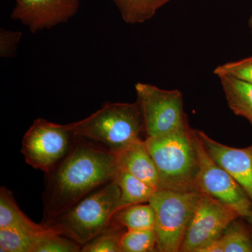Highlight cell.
<instances>
[{
    "label": "cell",
    "instance_id": "obj_10",
    "mask_svg": "<svg viewBox=\"0 0 252 252\" xmlns=\"http://www.w3.org/2000/svg\"><path fill=\"white\" fill-rule=\"evenodd\" d=\"M11 18L38 32L68 22L77 14L81 0H17Z\"/></svg>",
    "mask_w": 252,
    "mask_h": 252
},
{
    "label": "cell",
    "instance_id": "obj_12",
    "mask_svg": "<svg viewBox=\"0 0 252 252\" xmlns=\"http://www.w3.org/2000/svg\"><path fill=\"white\" fill-rule=\"evenodd\" d=\"M119 170H125L155 189H158V173L144 140L140 139L114 154Z\"/></svg>",
    "mask_w": 252,
    "mask_h": 252
},
{
    "label": "cell",
    "instance_id": "obj_25",
    "mask_svg": "<svg viewBox=\"0 0 252 252\" xmlns=\"http://www.w3.org/2000/svg\"><path fill=\"white\" fill-rule=\"evenodd\" d=\"M248 26L249 28H250V32H251L252 36V15L251 17L250 18V19H249Z\"/></svg>",
    "mask_w": 252,
    "mask_h": 252
},
{
    "label": "cell",
    "instance_id": "obj_14",
    "mask_svg": "<svg viewBox=\"0 0 252 252\" xmlns=\"http://www.w3.org/2000/svg\"><path fill=\"white\" fill-rule=\"evenodd\" d=\"M200 252H252V233L235 220L220 238L207 245Z\"/></svg>",
    "mask_w": 252,
    "mask_h": 252
},
{
    "label": "cell",
    "instance_id": "obj_5",
    "mask_svg": "<svg viewBox=\"0 0 252 252\" xmlns=\"http://www.w3.org/2000/svg\"><path fill=\"white\" fill-rule=\"evenodd\" d=\"M200 191L157 189L149 203L156 215L157 251L179 252L201 197Z\"/></svg>",
    "mask_w": 252,
    "mask_h": 252
},
{
    "label": "cell",
    "instance_id": "obj_16",
    "mask_svg": "<svg viewBox=\"0 0 252 252\" xmlns=\"http://www.w3.org/2000/svg\"><path fill=\"white\" fill-rule=\"evenodd\" d=\"M48 227L37 229L2 228L0 229V251L1 252H33L41 235Z\"/></svg>",
    "mask_w": 252,
    "mask_h": 252
},
{
    "label": "cell",
    "instance_id": "obj_1",
    "mask_svg": "<svg viewBox=\"0 0 252 252\" xmlns=\"http://www.w3.org/2000/svg\"><path fill=\"white\" fill-rule=\"evenodd\" d=\"M118 171L115 154L95 142L75 137L65 157L46 174L43 222L114 180Z\"/></svg>",
    "mask_w": 252,
    "mask_h": 252
},
{
    "label": "cell",
    "instance_id": "obj_4",
    "mask_svg": "<svg viewBox=\"0 0 252 252\" xmlns=\"http://www.w3.org/2000/svg\"><path fill=\"white\" fill-rule=\"evenodd\" d=\"M75 137L92 141L114 154L142 139L143 116L138 102H107L85 119L68 124Z\"/></svg>",
    "mask_w": 252,
    "mask_h": 252
},
{
    "label": "cell",
    "instance_id": "obj_3",
    "mask_svg": "<svg viewBox=\"0 0 252 252\" xmlns=\"http://www.w3.org/2000/svg\"><path fill=\"white\" fill-rule=\"evenodd\" d=\"M119 200L120 189L114 179L42 224L83 246L110 225Z\"/></svg>",
    "mask_w": 252,
    "mask_h": 252
},
{
    "label": "cell",
    "instance_id": "obj_24",
    "mask_svg": "<svg viewBox=\"0 0 252 252\" xmlns=\"http://www.w3.org/2000/svg\"><path fill=\"white\" fill-rule=\"evenodd\" d=\"M23 33L1 28L0 29V56L2 59H11L16 56L18 44Z\"/></svg>",
    "mask_w": 252,
    "mask_h": 252
},
{
    "label": "cell",
    "instance_id": "obj_19",
    "mask_svg": "<svg viewBox=\"0 0 252 252\" xmlns=\"http://www.w3.org/2000/svg\"><path fill=\"white\" fill-rule=\"evenodd\" d=\"M114 220L127 230L152 229L155 227V212L149 203L137 204L119 210Z\"/></svg>",
    "mask_w": 252,
    "mask_h": 252
},
{
    "label": "cell",
    "instance_id": "obj_22",
    "mask_svg": "<svg viewBox=\"0 0 252 252\" xmlns=\"http://www.w3.org/2000/svg\"><path fill=\"white\" fill-rule=\"evenodd\" d=\"M41 235L33 252H79L81 245L77 242L55 231L48 227Z\"/></svg>",
    "mask_w": 252,
    "mask_h": 252
},
{
    "label": "cell",
    "instance_id": "obj_8",
    "mask_svg": "<svg viewBox=\"0 0 252 252\" xmlns=\"http://www.w3.org/2000/svg\"><path fill=\"white\" fill-rule=\"evenodd\" d=\"M199 157V191L231 207L252 228V201L232 176L212 160L195 130Z\"/></svg>",
    "mask_w": 252,
    "mask_h": 252
},
{
    "label": "cell",
    "instance_id": "obj_15",
    "mask_svg": "<svg viewBox=\"0 0 252 252\" xmlns=\"http://www.w3.org/2000/svg\"><path fill=\"white\" fill-rule=\"evenodd\" d=\"M115 180L120 189L119 210L130 205L148 203L157 190L125 170L119 169Z\"/></svg>",
    "mask_w": 252,
    "mask_h": 252
},
{
    "label": "cell",
    "instance_id": "obj_11",
    "mask_svg": "<svg viewBox=\"0 0 252 252\" xmlns=\"http://www.w3.org/2000/svg\"><path fill=\"white\" fill-rule=\"evenodd\" d=\"M197 131L212 160L232 176L252 201V146L235 148L213 140L203 131Z\"/></svg>",
    "mask_w": 252,
    "mask_h": 252
},
{
    "label": "cell",
    "instance_id": "obj_17",
    "mask_svg": "<svg viewBox=\"0 0 252 252\" xmlns=\"http://www.w3.org/2000/svg\"><path fill=\"white\" fill-rule=\"evenodd\" d=\"M43 224L32 221L20 209L12 192L4 187L0 189V229L2 228H29L37 229Z\"/></svg>",
    "mask_w": 252,
    "mask_h": 252
},
{
    "label": "cell",
    "instance_id": "obj_13",
    "mask_svg": "<svg viewBox=\"0 0 252 252\" xmlns=\"http://www.w3.org/2000/svg\"><path fill=\"white\" fill-rule=\"evenodd\" d=\"M218 77L230 110L252 126V84L228 75Z\"/></svg>",
    "mask_w": 252,
    "mask_h": 252
},
{
    "label": "cell",
    "instance_id": "obj_20",
    "mask_svg": "<svg viewBox=\"0 0 252 252\" xmlns=\"http://www.w3.org/2000/svg\"><path fill=\"white\" fill-rule=\"evenodd\" d=\"M119 223L114 220L110 225L81 247V252H122L121 240L123 232Z\"/></svg>",
    "mask_w": 252,
    "mask_h": 252
},
{
    "label": "cell",
    "instance_id": "obj_26",
    "mask_svg": "<svg viewBox=\"0 0 252 252\" xmlns=\"http://www.w3.org/2000/svg\"><path fill=\"white\" fill-rule=\"evenodd\" d=\"M16 1H17V0H16Z\"/></svg>",
    "mask_w": 252,
    "mask_h": 252
},
{
    "label": "cell",
    "instance_id": "obj_7",
    "mask_svg": "<svg viewBox=\"0 0 252 252\" xmlns=\"http://www.w3.org/2000/svg\"><path fill=\"white\" fill-rule=\"evenodd\" d=\"M74 139L68 124L37 119L23 136L21 153L28 165L48 174L65 157Z\"/></svg>",
    "mask_w": 252,
    "mask_h": 252
},
{
    "label": "cell",
    "instance_id": "obj_9",
    "mask_svg": "<svg viewBox=\"0 0 252 252\" xmlns=\"http://www.w3.org/2000/svg\"><path fill=\"white\" fill-rule=\"evenodd\" d=\"M240 217L231 207L202 194L190 220L181 252H200L223 234L232 222Z\"/></svg>",
    "mask_w": 252,
    "mask_h": 252
},
{
    "label": "cell",
    "instance_id": "obj_18",
    "mask_svg": "<svg viewBox=\"0 0 252 252\" xmlns=\"http://www.w3.org/2000/svg\"><path fill=\"white\" fill-rule=\"evenodd\" d=\"M122 19L127 24L145 23L152 19L160 9L171 0H113Z\"/></svg>",
    "mask_w": 252,
    "mask_h": 252
},
{
    "label": "cell",
    "instance_id": "obj_2",
    "mask_svg": "<svg viewBox=\"0 0 252 252\" xmlns=\"http://www.w3.org/2000/svg\"><path fill=\"white\" fill-rule=\"evenodd\" d=\"M144 142L158 173V189L199 191L195 130L187 124L163 135L146 137Z\"/></svg>",
    "mask_w": 252,
    "mask_h": 252
},
{
    "label": "cell",
    "instance_id": "obj_21",
    "mask_svg": "<svg viewBox=\"0 0 252 252\" xmlns=\"http://www.w3.org/2000/svg\"><path fill=\"white\" fill-rule=\"evenodd\" d=\"M121 247L122 252H152L157 251L155 230H126L123 233Z\"/></svg>",
    "mask_w": 252,
    "mask_h": 252
},
{
    "label": "cell",
    "instance_id": "obj_6",
    "mask_svg": "<svg viewBox=\"0 0 252 252\" xmlns=\"http://www.w3.org/2000/svg\"><path fill=\"white\" fill-rule=\"evenodd\" d=\"M147 137L163 135L189 124L180 90H165L146 83L135 86Z\"/></svg>",
    "mask_w": 252,
    "mask_h": 252
},
{
    "label": "cell",
    "instance_id": "obj_23",
    "mask_svg": "<svg viewBox=\"0 0 252 252\" xmlns=\"http://www.w3.org/2000/svg\"><path fill=\"white\" fill-rule=\"evenodd\" d=\"M214 74L217 77L230 76L252 84V56L220 64L215 68Z\"/></svg>",
    "mask_w": 252,
    "mask_h": 252
}]
</instances>
